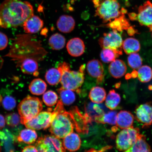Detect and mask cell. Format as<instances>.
<instances>
[{
    "mask_svg": "<svg viewBox=\"0 0 152 152\" xmlns=\"http://www.w3.org/2000/svg\"><path fill=\"white\" fill-rule=\"evenodd\" d=\"M47 88L46 83L43 80L39 78L34 79L28 86L31 94L37 96H39L44 94Z\"/></svg>",
    "mask_w": 152,
    "mask_h": 152,
    "instance_id": "obj_25",
    "label": "cell"
},
{
    "mask_svg": "<svg viewBox=\"0 0 152 152\" xmlns=\"http://www.w3.org/2000/svg\"><path fill=\"white\" fill-rule=\"evenodd\" d=\"M120 95L114 90L110 91L105 99L106 107L110 110H115L121 102Z\"/></svg>",
    "mask_w": 152,
    "mask_h": 152,
    "instance_id": "obj_31",
    "label": "cell"
},
{
    "mask_svg": "<svg viewBox=\"0 0 152 152\" xmlns=\"http://www.w3.org/2000/svg\"><path fill=\"white\" fill-rule=\"evenodd\" d=\"M86 69L89 75L96 79V82L98 84L103 81L104 68L99 60L93 59L90 61L87 64Z\"/></svg>",
    "mask_w": 152,
    "mask_h": 152,
    "instance_id": "obj_13",
    "label": "cell"
},
{
    "mask_svg": "<svg viewBox=\"0 0 152 152\" xmlns=\"http://www.w3.org/2000/svg\"><path fill=\"white\" fill-rule=\"evenodd\" d=\"M129 66L134 69H138L142 64V60L140 55L137 53L129 54L128 58Z\"/></svg>",
    "mask_w": 152,
    "mask_h": 152,
    "instance_id": "obj_36",
    "label": "cell"
},
{
    "mask_svg": "<svg viewBox=\"0 0 152 152\" xmlns=\"http://www.w3.org/2000/svg\"><path fill=\"white\" fill-rule=\"evenodd\" d=\"M43 20L39 17L33 15L26 21L23 26L26 33L31 34L39 32L43 27Z\"/></svg>",
    "mask_w": 152,
    "mask_h": 152,
    "instance_id": "obj_16",
    "label": "cell"
},
{
    "mask_svg": "<svg viewBox=\"0 0 152 152\" xmlns=\"http://www.w3.org/2000/svg\"><path fill=\"white\" fill-rule=\"evenodd\" d=\"M75 128V121L70 112L64 109L55 117L49 127V131L58 138H64L73 132Z\"/></svg>",
    "mask_w": 152,
    "mask_h": 152,
    "instance_id": "obj_4",
    "label": "cell"
},
{
    "mask_svg": "<svg viewBox=\"0 0 152 152\" xmlns=\"http://www.w3.org/2000/svg\"><path fill=\"white\" fill-rule=\"evenodd\" d=\"M5 121L10 126L15 127L20 122V117L18 114L12 113L7 114L5 117Z\"/></svg>",
    "mask_w": 152,
    "mask_h": 152,
    "instance_id": "obj_38",
    "label": "cell"
},
{
    "mask_svg": "<svg viewBox=\"0 0 152 152\" xmlns=\"http://www.w3.org/2000/svg\"><path fill=\"white\" fill-rule=\"evenodd\" d=\"M137 77L140 82L146 83L151 80L152 78V70L149 66H142L137 72Z\"/></svg>",
    "mask_w": 152,
    "mask_h": 152,
    "instance_id": "obj_33",
    "label": "cell"
},
{
    "mask_svg": "<svg viewBox=\"0 0 152 152\" xmlns=\"http://www.w3.org/2000/svg\"><path fill=\"white\" fill-rule=\"evenodd\" d=\"M96 8L95 16L101 19L104 23L111 22L126 12V10H121L117 0H102Z\"/></svg>",
    "mask_w": 152,
    "mask_h": 152,
    "instance_id": "obj_6",
    "label": "cell"
},
{
    "mask_svg": "<svg viewBox=\"0 0 152 152\" xmlns=\"http://www.w3.org/2000/svg\"><path fill=\"white\" fill-rule=\"evenodd\" d=\"M142 134L139 129L132 126L122 129L116 138V147L118 151H124L134 145Z\"/></svg>",
    "mask_w": 152,
    "mask_h": 152,
    "instance_id": "obj_8",
    "label": "cell"
},
{
    "mask_svg": "<svg viewBox=\"0 0 152 152\" xmlns=\"http://www.w3.org/2000/svg\"><path fill=\"white\" fill-rule=\"evenodd\" d=\"M117 115L116 111H110L97 117L94 119V121L98 123L115 125L116 124Z\"/></svg>",
    "mask_w": 152,
    "mask_h": 152,
    "instance_id": "obj_32",
    "label": "cell"
},
{
    "mask_svg": "<svg viewBox=\"0 0 152 152\" xmlns=\"http://www.w3.org/2000/svg\"><path fill=\"white\" fill-rule=\"evenodd\" d=\"M49 45L54 50H60L65 46L66 39L64 36L56 33L51 36L49 39Z\"/></svg>",
    "mask_w": 152,
    "mask_h": 152,
    "instance_id": "obj_30",
    "label": "cell"
},
{
    "mask_svg": "<svg viewBox=\"0 0 152 152\" xmlns=\"http://www.w3.org/2000/svg\"><path fill=\"white\" fill-rule=\"evenodd\" d=\"M56 25L60 31L64 33H70L75 28V22L71 16L63 15L57 20Z\"/></svg>",
    "mask_w": 152,
    "mask_h": 152,
    "instance_id": "obj_18",
    "label": "cell"
},
{
    "mask_svg": "<svg viewBox=\"0 0 152 152\" xmlns=\"http://www.w3.org/2000/svg\"><path fill=\"white\" fill-rule=\"evenodd\" d=\"M33 15V7L28 1L5 0L0 5V27L16 28L23 26Z\"/></svg>",
    "mask_w": 152,
    "mask_h": 152,
    "instance_id": "obj_2",
    "label": "cell"
},
{
    "mask_svg": "<svg viewBox=\"0 0 152 152\" xmlns=\"http://www.w3.org/2000/svg\"><path fill=\"white\" fill-rule=\"evenodd\" d=\"M35 147L37 152H66L61 140L53 134L39 137Z\"/></svg>",
    "mask_w": 152,
    "mask_h": 152,
    "instance_id": "obj_9",
    "label": "cell"
},
{
    "mask_svg": "<svg viewBox=\"0 0 152 152\" xmlns=\"http://www.w3.org/2000/svg\"><path fill=\"white\" fill-rule=\"evenodd\" d=\"M92 1H93V0H92ZM100 1H102V0H100Z\"/></svg>",
    "mask_w": 152,
    "mask_h": 152,
    "instance_id": "obj_46",
    "label": "cell"
},
{
    "mask_svg": "<svg viewBox=\"0 0 152 152\" xmlns=\"http://www.w3.org/2000/svg\"><path fill=\"white\" fill-rule=\"evenodd\" d=\"M73 117L75 128L79 133H87L88 132V122L85 116L82 115L77 107H75L70 111Z\"/></svg>",
    "mask_w": 152,
    "mask_h": 152,
    "instance_id": "obj_17",
    "label": "cell"
},
{
    "mask_svg": "<svg viewBox=\"0 0 152 152\" xmlns=\"http://www.w3.org/2000/svg\"><path fill=\"white\" fill-rule=\"evenodd\" d=\"M3 97L1 94H0V106L1 105L2 100Z\"/></svg>",
    "mask_w": 152,
    "mask_h": 152,
    "instance_id": "obj_43",
    "label": "cell"
},
{
    "mask_svg": "<svg viewBox=\"0 0 152 152\" xmlns=\"http://www.w3.org/2000/svg\"><path fill=\"white\" fill-rule=\"evenodd\" d=\"M42 109V102L39 98L30 96H26L18 106L20 123L24 125L38 115Z\"/></svg>",
    "mask_w": 152,
    "mask_h": 152,
    "instance_id": "obj_7",
    "label": "cell"
},
{
    "mask_svg": "<svg viewBox=\"0 0 152 152\" xmlns=\"http://www.w3.org/2000/svg\"><path fill=\"white\" fill-rule=\"evenodd\" d=\"M58 95L54 91L49 90L43 94V100L45 104L49 107H52L57 103Z\"/></svg>",
    "mask_w": 152,
    "mask_h": 152,
    "instance_id": "obj_35",
    "label": "cell"
},
{
    "mask_svg": "<svg viewBox=\"0 0 152 152\" xmlns=\"http://www.w3.org/2000/svg\"><path fill=\"white\" fill-rule=\"evenodd\" d=\"M37 132L33 129H25L20 132L18 137V141L30 144L35 143L37 140Z\"/></svg>",
    "mask_w": 152,
    "mask_h": 152,
    "instance_id": "obj_26",
    "label": "cell"
},
{
    "mask_svg": "<svg viewBox=\"0 0 152 152\" xmlns=\"http://www.w3.org/2000/svg\"><path fill=\"white\" fill-rule=\"evenodd\" d=\"M8 39L5 34L0 32V50H3L8 45Z\"/></svg>",
    "mask_w": 152,
    "mask_h": 152,
    "instance_id": "obj_39",
    "label": "cell"
},
{
    "mask_svg": "<svg viewBox=\"0 0 152 152\" xmlns=\"http://www.w3.org/2000/svg\"><path fill=\"white\" fill-rule=\"evenodd\" d=\"M22 152H37V148L34 146L29 145L25 147Z\"/></svg>",
    "mask_w": 152,
    "mask_h": 152,
    "instance_id": "obj_40",
    "label": "cell"
},
{
    "mask_svg": "<svg viewBox=\"0 0 152 152\" xmlns=\"http://www.w3.org/2000/svg\"><path fill=\"white\" fill-rule=\"evenodd\" d=\"M58 92L60 95V100L64 105H71L75 101V95L73 91L61 87L58 89Z\"/></svg>",
    "mask_w": 152,
    "mask_h": 152,
    "instance_id": "obj_29",
    "label": "cell"
},
{
    "mask_svg": "<svg viewBox=\"0 0 152 152\" xmlns=\"http://www.w3.org/2000/svg\"><path fill=\"white\" fill-rule=\"evenodd\" d=\"M149 88L150 90H152V85L149 86Z\"/></svg>",
    "mask_w": 152,
    "mask_h": 152,
    "instance_id": "obj_45",
    "label": "cell"
},
{
    "mask_svg": "<svg viewBox=\"0 0 152 152\" xmlns=\"http://www.w3.org/2000/svg\"><path fill=\"white\" fill-rule=\"evenodd\" d=\"M129 17L131 20H137L142 26L151 27L152 26V3L149 1H146L139 7L137 14L132 13Z\"/></svg>",
    "mask_w": 152,
    "mask_h": 152,
    "instance_id": "obj_11",
    "label": "cell"
},
{
    "mask_svg": "<svg viewBox=\"0 0 152 152\" xmlns=\"http://www.w3.org/2000/svg\"><path fill=\"white\" fill-rule=\"evenodd\" d=\"M106 95V91L104 88L96 86L91 89L89 97L93 102L101 104L105 100Z\"/></svg>",
    "mask_w": 152,
    "mask_h": 152,
    "instance_id": "obj_27",
    "label": "cell"
},
{
    "mask_svg": "<svg viewBox=\"0 0 152 152\" xmlns=\"http://www.w3.org/2000/svg\"><path fill=\"white\" fill-rule=\"evenodd\" d=\"M134 117L130 112L121 111L117 113L116 125L121 129L132 126Z\"/></svg>",
    "mask_w": 152,
    "mask_h": 152,
    "instance_id": "obj_20",
    "label": "cell"
},
{
    "mask_svg": "<svg viewBox=\"0 0 152 152\" xmlns=\"http://www.w3.org/2000/svg\"><path fill=\"white\" fill-rule=\"evenodd\" d=\"M123 152H151V149L145 137L141 135L132 147Z\"/></svg>",
    "mask_w": 152,
    "mask_h": 152,
    "instance_id": "obj_24",
    "label": "cell"
},
{
    "mask_svg": "<svg viewBox=\"0 0 152 152\" xmlns=\"http://www.w3.org/2000/svg\"><path fill=\"white\" fill-rule=\"evenodd\" d=\"M123 39L117 30H113L109 33H104L103 37L100 38L99 43L102 49H112L122 54Z\"/></svg>",
    "mask_w": 152,
    "mask_h": 152,
    "instance_id": "obj_10",
    "label": "cell"
},
{
    "mask_svg": "<svg viewBox=\"0 0 152 152\" xmlns=\"http://www.w3.org/2000/svg\"><path fill=\"white\" fill-rule=\"evenodd\" d=\"M85 117L88 123L94 121L97 117L105 113L106 110L104 106L101 104L91 102L87 104L85 107Z\"/></svg>",
    "mask_w": 152,
    "mask_h": 152,
    "instance_id": "obj_14",
    "label": "cell"
},
{
    "mask_svg": "<svg viewBox=\"0 0 152 152\" xmlns=\"http://www.w3.org/2000/svg\"><path fill=\"white\" fill-rule=\"evenodd\" d=\"M136 118L143 124V127L149 126L152 124V105L149 103L140 104L135 110Z\"/></svg>",
    "mask_w": 152,
    "mask_h": 152,
    "instance_id": "obj_12",
    "label": "cell"
},
{
    "mask_svg": "<svg viewBox=\"0 0 152 152\" xmlns=\"http://www.w3.org/2000/svg\"><path fill=\"white\" fill-rule=\"evenodd\" d=\"M118 53L110 49H102L100 57L102 62L108 63L114 61L120 56Z\"/></svg>",
    "mask_w": 152,
    "mask_h": 152,
    "instance_id": "obj_34",
    "label": "cell"
},
{
    "mask_svg": "<svg viewBox=\"0 0 152 152\" xmlns=\"http://www.w3.org/2000/svg\"><path fill=\"white\" fill-rule=\"evenodd\" d=\"M122 48L127 54L137 53L140 49V43L137 39L130 37L125 39L123 43Z\"/></svg>",
    "mask_w": 152,
    "mask_h": 152,
    "instance_id": "obj_22",
    "label": "cell"
},
{
    "mask_svg": "<svg viewBox=\"0 0 152 152\" xmlns=\"http://www.w3.org/2000/svg\"><path fill=\"white\" fill-rule=\"evenodd\" d=\"M46 54L40 42L30 34H20L13 39L9 52L5 56L10 58L20 67L23 73L39 75L37 62Z\"/></svg>",
    "mask_w": 152,
    "mask_h": 152,
    "instance_id": "obj_1",
    "label": "cell"
},
{
    "mask_svg": "<svg viewBox=\"0 0 152 152\" xmlns=\"http://www.w3.org/2000/svg\"><path fill=\"white\" fill-rule=\"evenodd\" d=\"M5 119L3 116L0 115V130L3 129L5 126Z\"/></svg>",
    "mask_w": 152,
    "mask_h": 152,
    "instance_id": "obj_41",
    "label": "cell"
},
{
    "mask_svg": "<svg viewBox=\"0 0 152 152\" xmlns=\"http://www.w3.org/2000/svg\"><path fill=\"white\" fill-rule=\"evenodd\" d=\"M62 72L60 83L62 87L66 89L79 93L80 88L84 82L85 66L81 65L78 71H72L70 65L66 62L58 66Z\"/></svg>",
    "mask_w": 152,
    "mask_h": 152,
    "instance_id": "obj_3",
    "label": "cell"
},
{
    "mask_svg": "<svg viewBox=\"0 0 152 152\" xmlns=\"http://www.w3.org/2000/svg\"><path fill=\"white\" fill-rule=\"evenodd\" d=\"M150 31L151 32V35L152 37V26L149 28Z\"/></svg>",
    "mask_w": 152,
    "mask_h": 152,
    "instance_id": "obj_44",
    "label": "cell"
},
{
    "mask_svg": "<svg viewBox=\"0 0 152 152\" xmlns=\"http://www.w3.org/2000/svg\"><path fill=\"white\" fill-rule=\"evenodd\" d=\"M128 33L130 35H134L135 33V30L132 28H129Z\"/></svg>",
    "mask_w": 152,
    "mask_h": 152,
    "instance_id": "obj_42",
    "label": "cell"
},
{
    "mask_svg": "<svg viewBox=\"0 0 152 152\" xmlns=\"http://www.w3.org/2000/svg\"><path fill=\"white\" fill-rule=\"evenodd\" d=\"M66 48L70 55L77 57L81 56L84 53L85 45L83 40L80 38L75 37L68 42Z\"/></svg>",
    "mask_w": 152,
    "mask_h": 152,
    "instance_id": "obj_15",
    "label": "cell"
},
{
    "mask_svg": "<svg viewBox=\"0 0 152 152\" xmlns=\"http://www.w3.org/2000/svg\"><path fill=\"white\" fill-rule=\"evenodd\" d=\"M16 104V100L13 96H7L2 98L1 105L4 109L7 111L14 109Z\"/></svg>",
    "mask_w": 152,
    "mask_h": 152,
    "instance_id": "obj_37",
    "label": "cell"
},
{
    "mask_svg": "<svg viewBox=\"0 0 152 152\" xmlns=\"http://www.w3.org/2000/svg\"><path fill=\"white\" fill-rule=\"evenodd\" d=\"M110 75L115 78H120L123 77L127 71V67L124 62L116 59L112 62L109 66Z\"/></svg>",
    "mask_w": 152,
    "mask_h": 152,
    "instance_id": "obj_21",
    "label": "cell"
},
{
    "mask_svg": "<svg viewBox=\"0 0 152 152\" xmlns=\"http://www.w3.org/2000/svg\"><path fill=\"white\" fill-rule=\"evenodd\" d=\"M125 14H123L118 18H115L113 21L106 25L108 27L113 28L117 31H121L129 28L130 24L125 18Z\"/></svg>",
    "mask_w": 152,
    "mask_h": 152,
    "instance_id": "obj_28",
    "label": "cell"
},
{
    "mask_svg": "<svg viewBox=\"0 0 152 152\" xmlns=\"http://www.w3.org/2000/svg\"><path fill=\"white\" fill-rule=\"evenodd\" d=\"M63 144L65 149L71 152L78 150L81 145V140L78 134L72 132L63 138Z\"/></svg>",
    "mask_w": 152,
    "mask_h": 152,
    "instance_id": "obj_19",
    "label": "cell"
},
{
    "mask_svg": "<svg viewBox=\"0 0 152 152\" xmlns=\"http://www.w3.org/2000/svg\"><path fill=\"white\" fill-rule=\"evenodd\" d=\"M62 72L59 67L58 68H52L48 71L45 77L47 83L51 85L58 84L61 80Z\"/></svg>",
    "mask_w": 152,
    "mask_h": 152,
    "instance_id": "obj_23",
    "label": "cell"
},
{
    "mask_svg": "<svg viewBox=\"0 0 152 152\" xmlns=\"http://www.w3.org/2000/svg\"><path fill=\"white\" fill-rule=\"evenodd\" d=\"M63 104L60 100L58 101L54 111L48 110L40 112L36 117L24 124L26 128L33 130H45L49 128L55 117L64 109Z\"/></svg>",
    "mask_w": 152,
    "mask_h": 152,
    "instance_id": "obj_5",
    "label": "cell"
}]
</instances>
